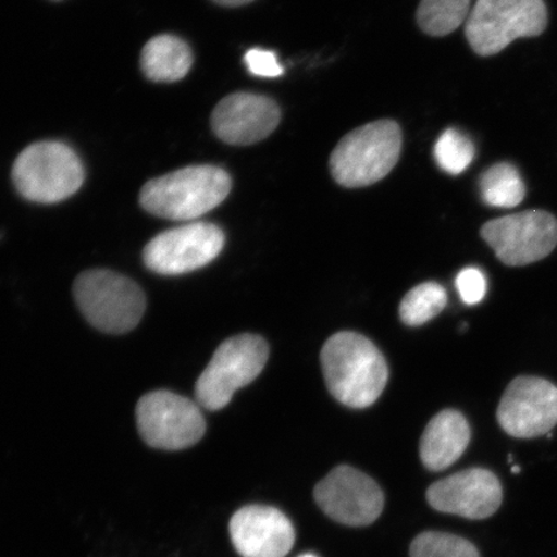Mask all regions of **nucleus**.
<instances>
[{
  "instance_id": "1",
  "label": "nucleus",
  "mask_w": 557,
  "mask_h": 557,
  "mask_svg": "<svg viewBox=\"0 0 557 557\" xmlns=\"http://www.w3.org/2000/svg\"><path fill=\"white\" fill-rule=\"evenodd\" d=\"M326 386L344 406L363 409L377 401L388 380V367L372 341L359 333L341 332L322 350Z\"/></svg>"
},
{
  "instance_id": "2",
  "label": "nucleus",
  "mask_w": 557,
  "mask_h": 557,
  "mask_svg": "<svg viewBox=\"0 0 557 557\" xmlns=\"http://www.w3.org/2000/svg\"><path fill=\"white\" fill-rule=\"evenodd\" d=\"M232 178L219 166L195 165L149 181L139 194L146 212L172 221H193L227 198Z\"/></svg>"
},
{
  "instance_id": "3",
  "label": "nucleus",
  "mask_w": 557,
  "mask_h": 557,
  "mask_svg": "<svg viewBox=\"0 0 557 557\" xmlns=\"http://www.w3.org/2000/svg\"><path fill=\"white\" fill-rule=\"evenodd\" d=\"M401 143V129L393 121L369 123L350 132L332 152L333 178L345 187L379 183L398 163Z\"/></svg>"
},
{
  "instance_id": "4",
  "label": "nucleus",
  "mask_w": 557,
  "mask_h": 557,
  "mask_svg": "<svg viewBox=\"0 0 557 557\" xmlns=\"http://www.w3.org/2000/svg\"><path fill=\"white\" fill-rule=\"evenodd\" d=\"M74 297L89 324L110 334L135 330L146 309L139 285L110 270H89L76 277Z\"/></svg>"
},
{
  "instance_id": "5",
  "label": "nucleus",
  "mask_w": 557,
  "mask_h": 557,
  "mask_svg": "<svg viewBox=\"0 0 557 557\" xmlns=\"http://www.w3.org/2000/svg\"><path fill=\"white\" fill-rule=\"evenodd\" d=\"M547 24L545 0H476L465 34L473 52L490 58L519 38L539 37Z\"/></svg>"
},
{
  "instance_id": "6",
  "label": "nucleus",
  "mask_w": 557,
  "mask_h": 557,
  "mask_svg": "<svg viewBox=\"0 0 557 557\" xmlns=\"http://www.w3.org/2000/svg\"><path fill=\"white\" fill-rule=\"evenodd\" d=\"M17 191L34 203L52 205L81 189L85 170L67 145L46 141L26 148L12 170Z\"/></svg>"
},
{
  "instance_id": "7",
  "label": "nucleus",
  "mask_w": 557,
  "mask_h": 557,
  "mask_svg": "<svg viewBox=\"0 0 557 557\" xmlns=\"http://www.w3.org/2000/svg\"><path fill=\"white\" fill-rule=\"evenodd\" d=\"M268 358V344L256 334L226 339L215 350L195 386L199 406L208 410L225 408L239 388L259 377Z\"/></svg>"
},
{
  "instance_id": "8",
  "label": "nucleus",
  "mask_w": 557,
  "mask_h": 557,
  "mask_svg": "<svg viewBox=\"0 0 557 557\" xmlns=\"http://www.w3.org/2000/svg\"><path fill=\"white\" fill-rule=\"evenodd\" d=\"M136 418L139 435L156 449L190 448L206 433L205 417L198 404L165 389L143 396L137 404Z\"/></svg>"
},
{
  "instance_id": "9",
  "label": "nucleus",
  "mask_w": 557,
  "mask_h": 557,
  "mask_svg": "<svg viewBox=\"0 0 557 557\" xmlns=\"http://www.w3.org/2000/svg\"><path fill=\"white\" fill-rule=\"evenodd\" d=\"M482 238L507 267H525L543 259L557 246V220L533 209L486 222Z\"/></svg>"
},
{
  "instance_id": "10",
  "label": "nucleus",
  "mask_w": 557,
  "mask_h": 557,
  "mask_svg": "<svg viewBox=\"0 0 557 557\" xmlns=\"http://www.w3.org/2000/svg\"><path fill=\"white\" fill-rule=\"evenodd\" d=\"M225 246V234L209 222L166 230L144 249L146 268L159 275H183L207 267Z\"/></svg>"
},
{
  "instance_id": "11",
  "label": "nucleus",
  "mask_w": 557,
  "mask_h": 557,
  "mask_svg": "<svg viewBox=\"0 0 557 557\" xmlns=\"http://www.w3.org/2000/svg\"><path fill=\"white\" fill-rule=\"evenodd\" d=\"M317 504L325 515L348 527H366L380 518L385 498L377 483L350 466H338L320 482Z\"/></svg>"
},
{
  "instance_id": "12",
  "label": "nucleus",
  "mask_w": 557,
  "mask_h": 557,
  "mask_svg": "<svg viewBox=\"0 0 557 557\" xmlns=\"http://www.w3.org/2000/svg\"><path fill=\"white\" fill-rule=\"evenodd\" d=\"M505 433L518 438L548 434L557 424V387L531 375L515 379L506 388L497 409Z\"/></svg>"
},
{
  "instance_id": "13",
  "label": "nucleus",
  "mask_w": 557,
  "mask_h": 557,
  "mask_svg": "<svg viewBox=\"0 0 557 557\" xmlns=\"http://www.w3.org/2000/svg\"><path fill=\"white\" fill-rule=\"evenodd\" d=\"M503 499L499 479L492 471L479 468L457 472L428 491V500L434 510L470 520L491 518Z\"/></svg>"
},
{
  "instance_id": "14",
  "label": "nucleus",
  "mask_w": 557,
  "mask_h": 557,
  "mask_svg": "<svg viewBox=\"0 0 557 557\" xmlns=\"http://www.w3.org/2000/svg\"><path fill=\"white\" fill-rule=\"evenodd\" d=\"M281 122V109L274 100L255 94L225 97L212 114V129L221 141L230 145H252L262 141Z\"/></svg>"
},
{
  "instance_id": "15",
  "label": "nucleus",
  "mask_w": 557,
  "mask_h": 557,
  "mask_svg": "<svg viewBox=\"0 0 557 557\" xmlns=\"http://www.w3.org/2000/svg\"><path fill=\"white\" fill-rule=\"evenodd\" d=\"M230 535L242 557H285L296 541L295 528L282 511L257 505L234 513Z\"/></svg>"
},
{
  "instance_id": "16",
  "label": "nucleus",
  "mask_w": 557,
  "mask_h": 557,
  "mask_svg": "<svg viewBox=\"0 0 557 557\" xmlns=\"http://www.w3.org/2000/svg\"><path fill=\"white\" fill-rule=\"evenodd\" d=\"M471 441V429L457 410H443L428 424L421 438L420 455L430 471H443L462 457Z\"/></svg>"
},
{
  "instance_id": "17",
  "label": "nucleus",
  "mask_w": 557,
  "mask_h": 557,
  "mask_svg": "<svg viewBox=\"0 0 557 557\" xmlns=\"http://www.w3.org/2000/svg\"><path fill=\"white\" fill-rule=\"evenodd\" d=\"M191 65L190 47L173 35H158L144 47L141 67L150 81L177 82L185 78Z\"/></svg>"
},
{
  "instance_id": "18",
  "label": "nucleus",
  "mask_w": 557,
  "mask_h": 557,
  "mask_svg": "<svg viewBox=\"0 0 557 557\" xmlns=\"http://www.w3.org/2000/svg\"><path fill=\"white\" fill-rule=\"evenodd\" d=\"M480 194L486 206L513 208L522 203L527 187L517 166L503 162L491 166L480 177Z\"/></svg>"
},
{
  "instance_id": "19",
  "label": "nucleus",
  "mask_w": 557,
  "mask_h": 557,
  "mask_svg": "<svg viewBox=\"0 0 557 557\" xmlns=\"http://www.w3.org/2000/svg\"><path fill=\"white\" fill-rule=\"evenodd\" d=\"M471 0H421L417 23L431 37L456 32L470 15Z\"/></svg>"
},
{
  "instance_id": "20",
  "label": "nucleus",
  "mask_w": 557,
  "mask_h": 557,
  "mask_svg": "<svg viewBox=\"0 0 557 557\" xmlns=\"http://www.w3.org/2000/svg\"><path fill=\"white\" fill-rule=\"evenodd\" d=\"M448 296L441 284L428 282L408 292L400 304V318L410 326L430 322L447 306Z\"/></svg>"
},
{
  "instance_id": "21",
  "label": "nucleus",
  "mask_w": 557,
  "mask_h": 557,
  "mask_svg": "<svg viewBox=\"0 0 557 557\" xmlns=\"http://www.w3.org/2000/svg\"><path fill=\"white\" fill-rule=\"evenodd\" d=\"M475 145L461 131L449 128L437 138L434 148L436 163L444 172L457 176L469 169L475 159Z\"/></svg>"
},
{
  "instance_id": "22",
  "label": "nucleus",
  "mask_w": 557,
  "mask_h": 557,
  "mask_svg": "<svg viewBox=\"0 0 557 557\" xmlns=\"http://www.w3.org/2000/svg\"><path fill=\"white\" fill-rule=\"evenodd\" d=\"M410 557H480L472 543L458 535L424 532L410 546Z\"/></svg>"
},
{
  "instance_id": "23",
  "label": "nucleus",
  "mask_w": 557,
  "mask_h": 557,
  "mask_svg": "<svg viewBox=\"0 0 557 557\" xmlns=\"http://www.w3.org/2000/svg\"><path fill=\"white\" fill-rule=\"evenodd\" d=\"M486 277L478 268H466L456 277V288L466 305L473 306L483 301L486 295Z\"/></svg>"
},
{
  "instance_id": "24",
  "label": "nucleus",
  "mask_w": 557,
  "mask_h": 557,
  "mask_svg": "<svg viewBox=\"0 0 557 557\" xmlns=\"http://www.w3.org/2000/svg\"><path fill=\"white\" fill-rule=\"evenodd\" d=\"M247 69L250 74L261 76V78H277L283 75L284 69L278 62L276 54L271 51L253 48L244 55Z\"/></svg>"
},
{
  "instance_id": "25",
  "label": "nucleus",
  "mask_w": 557,
  "mask_h": 557,
  "mask_svg": "<svg viewBox=\"0 0 557 557\" xmlns=\"http://www.w3.org/2000/svg\"><path fill=\"white\" fill-rule=\"evenodd\" d=\"M213 2L224 7H239L253 2V0H213Z\"/></svg>"
},
{
  "instance_id": "26",
  "label": "nucleus",
  "mask_w": 557,
  "mask_h": 557,
  "mask_svg": "<svg viewBox=\"0 0 557 557\" xmlns=\"http://www.w3.org/2000/svg\"><path fill=\"white\" fill-rule=\"evenodd\" d=\"M512 472H515V473H519L520 472V469L518 468V466H517V468H512Z\"/></svg>"
},
{
  "instance_id": "27",
  "label": "nucleus",
  "mask_w": 557,
  "mask_h": 557,
  "mask_svg": "<svg viewBox=\"0 0 557 557\" xmlns=\"http://www.w3.org/2000/svg\"><path fill=\"white\" fill-rule=\"evenodd\" d=\"M301 557H317V556H313V555H310V554H309V555H304V556H301Z\"/></svg>"
}]
</instances>
